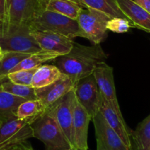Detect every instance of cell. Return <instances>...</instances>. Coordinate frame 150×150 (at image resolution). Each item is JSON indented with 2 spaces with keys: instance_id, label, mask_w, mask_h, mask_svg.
<instances>
[{
  "instance_id": "obj_1",
  "label": "cell",
  "mask_w": 150,
  "mask_h": 150,
  "mask_svg": "<svg viewBox=\"0 0 150 150\" xmlns=\"http://www.w3.org/2000/svg\"><path fill=\"white\" fill-rule=\"evenodd\" d=\"M108 54L98 45L85 46L74 43L68 54L60 55L54 60V66L62 74L75 83L92 74L98 65L105 63Z\"/></svg>"
},
{
  "instance_id": "obj_2",
  "label": "cell",
  "mask_w": 150,
  "mask_h": 150,
  "mask_svg": "<svg viewBox=\"0 0 150 150\" xmlns=\"http://www.w3.org/2000/svg\"><path fill=\"white\" fill-rule=\"evenodd\" d=\"M31 25L0 23V46L2 52L34 54L44 51L33 37Z\"/></svg>"
},
{
  "instance_id": "obj_3",
  "label": "cell",
  "mask_w": 150,
  "mask_h": 150,
  "mask_svg": "<svg viewBox=\"0 0 150 150\" xmlns=\"http://www.w3.org/2000/svg\"><path fill=\"white\" fill-rule=\"evenodd\" d=\"M31 127L33 137L44 143L46 150H67L71 147L55 119L47 111Z\"/></svg>"
},
{
  "instance_id": "obj_4",
  "label": "cell",
  "mask_w": 150,
  "mask_h": 150,
  "mask_svg": "<svg viewBox=\"0 0 150 150\" xmlns=\"http://www.w3.org/2000/svg\"><path fill=\"white\" fill-rule=\"evenodd\" d=\"M110 18L102 11L83 8L77 18L80 37L86 38L94 45L100 44L107 38V24Z\"/></svg>"
},
{
  "instance_id": "obj_5",
  "label": "cell",
  "mask_w": 150,
  "mask_h": 150,
  "mask_svg": "<svg viewBox=\"0 0 150 150\" xmlns=\"http://www.w3.org/2000/svg\"><path fill=\"white\" fill-rule=\"evenodd\" d=\"M47 0H6L5 19L2 24H27L46 10Z\"/></svg>"
},
{
  "instance_id": "obj_6",
  "label": "cell",
  "mask_w": 150,
  "mask_h": 150,
  "mask_svg": "<svg viewBox=\"0 0 150 150\" xmlns=\"http://www.w3.org/2000/svg\"><path fill=\"white\" fill-rule=\"evenodd\" d=\"M31 27L33 30L52 32L72 40L76 37H80L77 19H72L62 14L47 10L33 21Z\"/></svg>"
},
{
  "instance_id": "obj_7",
  "label": "cell",
  "mask_w": 150,
  "mask_h": 150,
  "mask_svg": "<svg viewBox=\"0 0 150 150\" xmlns=\"http://www.w3.org/2000/svg\"><path fill=\"white\" fill-rule=\"evenodd\" d=\"M33 138L31 125L16 116L7 119L0 125V150L16 148Z\"/></svg>"
},
{
  "instance_id": "obj_8",
  "label": "cell",
  "mask_w": 150,
  "mask_h": 150,
  "mask_svg": "<svg viewBox=\"0 0 150 150\" xmlns=\"http://www.w3.org/2000/svg\"><path fill=\"white\" fill-rule=\"evenodd\" d=\"M77 100L93 119L100 111L102 96L93 74L79 80L74 87Z\"/></svg>"
},
{
  "instance_id": "obj_9",
  "label": "cell",
  "mask_w": 150,
  "mask_h": 150,
  "mask_svg": "<svg viewBox=\"0 0 150 150\" xmlns=\"http://www.w3.org/2000/svg\"><path fill=\"white\" fill-rule=\"evenodd\" d=\"M76 102L77 98L74 89H73L47 110V112L55 119L71 146H74L72 122Z\"/></svg>"
},
{
  "instance_id": "obj_10",
  "label": "cell",
  "mask_w": 150,
  "mask_h": 150,
  "mask_svg": "<svg viewBox=\"0 0 150 150\" xmlns=\"http://www.w3.org/2000/svg\"><path fill=\"white\" fill-rule=\"evenodd\" d=\"M92 120L95 129L96 150H132L125 145L119 135L107 123L100 111Z\"/></svg>"
},
{
  "instance_id": "obj_11",
  "label": "cell",
  "mask_w": 150,
  "mask_h": 150,
  "mask_svg": "<svg viewBox=\"0 0 150 150\" xmlns=\"http://www.w3.org/2000/svg\"><path fill=\"white\" fill-rule=\"evenodd\" d=\"M102 97L111 105L115 112L121 117H123L119 107L115 87L113 69L107 63L98 65L93 73Z\"/></svg>"
},
{
  "instance_id": "obj_12",
  "label": "cell",
  "mask_w": 150,
  "mask_h": 150,
  "mask_svg": "<svg viewBox=\"0 0 150 150\" xmlns=\"http://www.w3.org/2000/svg\"><path fill=\"white\" fill-rule=\"evenodd\" d=\"M32 34L41 50L59 56L68 54L74 44L69 38L52 32L33 30Z\"/></svg>"
},
{
  "instance_id": "obj_13",
  "label": "cell",
  "mask_w": 150,
  "mask_h": 150,
  "mask_svg": "<svg viewBox=\"0 0 150 150\" xmlns=\"http://www.w3.org/2000/svg\"><path fill=\"white\" fill-rule=\"evenodd\" d=\"M75 83L66 75L61 77L52 84L35 89L38 99H40L47 108L55 103L68 93L74 89Z\"/></svg>"
},
{
  "instance_id": "obj_14",
  "label": "cell",
  "mask_w": 150,
  "mask_h": 150,
  "mask_svg": "<svg viewBox=\"0 0 150 150\" xmlns=\"http://www.w3.org/2000/svg\"><path fill=\"white\" fill-rule=\"evenodd\" d=\"M92 120L87 111L83 106L76 102L74 110L72 122V134H73L74 146L88 149V133L90 121Z\"/></svg>"
},
{
  "instance_id": "obj_15",
  "label": "cell",
  "mask_w": 150,
  "mask_h": 150,
  "mask_svg": "<svg viewBox=\"0 0 150 150\" xmlns=\"http://www.w3.org/2000/svg\"><path fill=\"white\" fill-rule=\"evenodd\" d=\"M119 8L132 26L150 33V13L133 0H117Z\"/></svg>"
},
{
  "instance_id": "obj_16",
  "label": "cell",
  "mask_w": 150,
  "mask_h": 150,
  "mask_svg": "<svg viewBox=\"0 0 150 150\" xmlns=\"http://www.w3.org/2000/svg\"><path fill=\"white\" fill-rule=\"evenodd\" d=\"M100 112L106 120L107 123L119 135L125 145L132 149L130 138L131 132L129 131L124 117H121L119 114H117L114 110L112 109L111 105L103 97Z\"/></svg>"
},
{
  "instance_id": "obj_17",
  "label": "cell",
  "mask_w": 150,
  "mask_h": 150,
  "mask_svg": "<svg viewBox=\"0 0 150 150\" xmlns=\"http://www.w3.org/2000/svg\"><path fill=\"white\" fill-rule=\"evenodd\" d=\"M47 108L40 99L27 100L18 107L16 116L32 125L47 112Z\"/></svg>"
},
{
  "instance_id": "obj_18",
  "label": "cell",
  "mask_w": 150,
  "mask_h": 150,
  "mask_svg": "<svg viewBox=\"0 0 150 150\" xmlns=\"http://www.w3.org/2000/svg\"><path fill=\"white\" fill-rule=\"evenodd\" d=\"M61 75L60 71L54 65H42L34 74L31 86L35 89L46 87L58 80Z\"/></svg>"
},
{
  "instance_id": "obj_19",
  "label": "cell",
  "mask_w": 150,
  "mask_h": 150,
  "mask_svg": "<svg viewBox=\"0 0 150 150\" xmlns=\"http://www.w3.org/2000/svg\"><path fill=\"white\" fill-rule=\"evenodd\" d=\"M75 1L78 2L83 8H90L102 11L110 18H127L125 14L119 8L117 0H75Z\"/></svg>"
},
{
  "instance_id": "obj_20",
  "label": "cell",
  "mask_w": 150,
  "mask_h": 150,
  "mask_svg": "<svg viewBox=\"0 0 150 150\" xmlns=\"http://www.w3.org/2000/svg\"><path fill=\"white\" fill-rule=\"evenodd\" d=\"M132 150H150V114L131 132Z\"/></svg>"
},
{
  "instance_id": "obj_21",
  "label": "cell",
  "mask_w": 150,
  "mask_h": 150,
  "mask_svg": "<svg viewBox=\"0 0 150 150\" xmlns=\"http://www.w3.org/2000/svg\"><path fill=\"white\" fill-rule=\"evenodd\" d=\"M27 101L23 98L11 94L5 91L0 86V122L16 116L18 107Z\"/></svg>"
},
{
  "instance_id": "obj_22",
  "label": "cell",
  "mask_w": 150,
  "mask_h": 150,
  "mask_svg": "<svg viewBox=\"0 0 150 150\" xmlns=\"http://www.w3.org/2000/svg\"><path fill=\"white\" fill-rule=\"evenodd\" d=\"M83 7L75 0H49L46 10L77 19Z\"/></svg>"
},
{
  "instance_id": "obj_23",
  "label": "cell",
  "mask_w": 150,
  "mask_h": 150,
  "mask_svg": "<svg viewBox=\"0 0 150 150\" xmlns=\"http://www.w3.org/2000/svg\"><path fill=\"white\" fill-rule=\"evenodd\" d=\"M32 54L17 52H2L0 60V83L8 78V74L18 66L23 60Z\"/></svg>"
},
{
  "instance_id": "obj_24",
  "label": "cell",
  "mask_w": 150,
  "mask_h": 150,
  "mask_svg": "<svg viewBox=\"0 0 150 150\" xmlns=\"http://www.w3.org/2000/svg\"><path fill=\"white\" fill-rule=\"evenodd\" d=\"M58 54H53V53L48 52L46 51H41L39 52L32 54L27 57L26 59L23 60L19 64L16 66L11 73L12 72L17 71L20 70H27V69H35L44 65L46 62L54 60L56 57H58Z\"/></svg>"
},
{
  "instance_id": "obj_25",
  "label": "cell",
  "mask_w": 150,
  "mask_h": 150,
  "mask_svg": "<svg viewBox=\"0 0 150 150\" xmlns=\"http://www.w3.org/2000/svg\"><path fill=\"white\" fill-rule=\"evenodd\" d=\"M0 86L5 91L18 97L23 98L26 100H35L38 99L35 89L32 86H22L15 84L10 81L8 78L0 83Z\"/></svg>"
},
{
  "instance_id": "obj_26",
  "label": "cell",
  "mask_w": 150,
  "mask_h": 150,
  "mask_svg": "<svg viewBox=\"0 0 150 150\" xmlns=\"http://www.w3.org/2000/svg\"><path fill=\"white\" fill-rule=\"evenodd\" d=\"M38 68L12 72V73L8 74L7 77L10 81L15 83V84L31 86L33 77L34 76V74L37 71Z\"/></svg>"
},
{
  "instance_id": "obj_27",
  "label": "cell",
  "mask_w": 150,
  "mask_h": 150,
  "mask_svg": "<svg viewBox=\"0 0 150 150\" xmlns=\"http://www.w3.org/2000/svg\"><path fill=\"white\" fill-rule=\"evenodd\" d=\"M133 27L132 23L127 18H111L107 24L108 30L116 33H125Z\"/></svg>"
},
{
  "instance_id": "obj_28",
  "label": "cell",
  "mask_w": 150,
  "mask_h": 150,
  "mask_svg": "<svg viewBox=\"0 0 150 150\" xmlns=\"http://www.w3.org/2000/svg\"><path fill=\"white\" fill-rule=\"evenodd\" d=\"M133 1L150 13V0H133Z\"/></svg>"
},
{
  "instance_id": "obj_29",
  "label": "cell",
  "mask_w": 150,
  "mask_h": 150,
  "mask_svg": "<svg viewBox=\"0 0 150 150\" xmlns=\"http://www.w3.org/2000/svg\"><path fill=\"white\" fill-rule=\"evenodd\" d=\"M5 3L6 0H0V23L3 22L5 19Z\"/></svg>"
},
{
  "instance_id": "obj_30",
  "label": "cell",
  "mask_w": 150,
  "mask_h": 150,
  "mask_svg": "<svg viewBox=\"0 0 150 150\" xmlns=\"http://www.w3.org/2000/svg\"><path fill=\"white\" fill-rule=\"evenodd\" d=\"M15 149H16L17 150H34L33 149V147L31 146V145L27 143V142L24 143V144H21V145H19L18 146L16 147Z\"/></svg>"
},
{
  "instance_id": "obj_31",
  "label": "cell",
  "mask_w": 150,
  "mask_h": 150,
  "mask_svg": "<svg viewBox=\"0 0 150 150\" xmlns=\"http://www.w3.org/2000/svg\"><path fill=\"white\" fill-rule=\"evenodd\" d=\"M67 150H88L86 149H82V148H79V147L77 146H71L70 149Z\"/></svg>"
},
{
  "instance_id": "obj_32",
  "label": "cell",
  "mask_w": 150,
  "mask_h": 150,
  "mask_svg": "<svg viewBox=\"0 0 150 150\" xmlns=\"http://www.w3.org/2000/svg\"><path fill=\"white\" fill-rule=\"evenodd\" d=\"M2 54V49H1V46H0V55Z\"/></svg>"
},
{
  "instance_id": "obj_33",
  "label": "cell",
  "mask_w": 150,
  "mask_h": 150,
  "mask_svg": "<svg viewBox=\"0 0 150 150\" xmlns=\"http://www.w3.org/2000/svg\"><path fill=\"white\" fill-rule=\"evenodd\" d=\"M8 150H17V149H16L13 148V149H8Z\"/></svg>"
},
{
  "instance_id": "obj_34",
  "label": "cell",
  "mask_w": 150,
  "mask_h": 150,
  "mask_svg": "<svg viewBox=\"0 0 150 150\" xmlns=\"http://www.w3.org/2000/svg\"><path fill=\"white\" fill-rule=\"evenodd\" d=\"M2 54L0 55V60H1V57H2Z\"/></svg>"
},
{
  "instance_id": "obj_35",
  "label": "cell",
  "mask_w": 150,
  "mask_h": 150,
  "mask_svg": "<svg viewBox=\"0 0 150 150\" xmlns=\"http://www.w3.org/2000/svg\"><path fill=\"white\" fill-rule=\"evenodd\" d=\"M1 124H2V122H0V125H1Z\"/></svg>"
},
{
  "instance_id": "obj_36",
  "label": "cell",
  "mask_w": 150,
  "mask_h": 150,
  "mask_svg": "<svg viewBox=\"0 0 150 150\" xmlns=\"http://www.w3.org/2000/svg\"><path fill=\"white\" fill-rule=\"evenodd\" d=\"M47 2H48V1H49V0H47Z\"/></svg>"
}]
</instances>
